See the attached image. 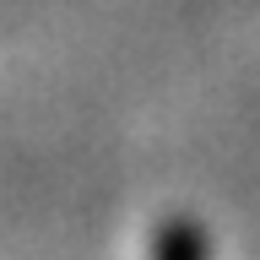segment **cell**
Masks as SVG:
<instances>
[{"label":"cell","mask_w":260,"mask_h":260,"mask_svg":"<svg viewBox=\"0 0 260 260\" xmlns=\"http://www.w3.org/2000/svg\"><path fill=\"white\" fill-rule=\"evenodd\" d=\"M152 260H206V239H201V233H195V228H168V233H162V244H157V255Z\"/></svg>","instance_id":"cell-1"}]
</instances>
